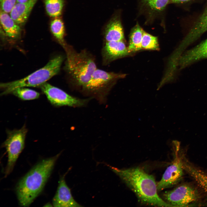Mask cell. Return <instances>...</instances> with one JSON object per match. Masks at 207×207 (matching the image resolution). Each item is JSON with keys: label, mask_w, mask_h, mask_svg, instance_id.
<instances>
[{"label": "cell", "mask_w": 207, "mask_h": 207, "mask_svg": "<svg viewBox=\"0 0 207 207\" xmlns=\"http://www.w3.org/2000/svg\"><path fill=\"white\" fill-rule=\"evenodd\" d=\"M129 53L123 41L105 42L101 49L102 63L107 65Z\"/></svg>", "instance_id": "30bf717a"}, {"label": "cell", "mask_w": 207, "mask_h": 207, "mask_svg": "<svg viewBox=\"0 0 207 207\" xmlns=\"http://www.w3.org/2000/svg\"><path fill=\"white\" fill-rule=\"evenodd\" d=\"M166 202L173 207H184L197 200L199 198L197 190L194 187L187 184L179 186L163 194Z\"/></svg>", "instance_id": "9c48e42d"}, {"label": "cell", "mask_w": 207, "mask_h": 207, "mask_svg": "<svg viewBox=\"0 0 207 207\" xmlns=\"http://www.w3.org/2000/svg\"><path fill=\"white\" fill-rule=\"evenodd\" d=\"M60 154L41 161L19 181L16 192L21 206H29L41 193Z\"/></svg>", "instance_id": "7a4b0ae2"}, {"label": "cell", "mask_w": 207, "mask_h": 207, "mask_svg": "<svg viewBox=\"0 0 207 207\" xmlns=\"http://www.w3.org/2000/svg\"><path fill=\"white\" fill-rule=\"evenodd\" d=\"M28 0H17V3H24L25 2Z\"/></svg>", "instance_id": "d4e9b609"}, {"label": "cell", "mask_w": 207, "mask_h": 207, "mask_svg": "<svg viewBox=\"0 0 207 207\" xmlns=\"http://www.w3.org/2000/svg\"><path fill=\"white\" fill-rule=\"evenodd\" d=\"M27 129L25 125L19 129L7 131V137L2 146L6 149L8 161L5 172V177L12 171L16 162L23 149Z\"/></svg>", "instance_id": "8992f818"}, {"label": "cell", "mask_w": 207, "mask_h": 207, "mask_svg": "<svg viewBox=\"0 0 207 207\" xmlns=\"http://www.w3.org/2000/svg\"><path fill=\"white\" fill-rule=\"evenodd\" d=\"M0 9L9 13L17 3V0H0Z\"/></svg>", "instance_id": "603a6c76"}, {"label": "cell", "mask_w": 207, "mask_h": 207, "mask_svg": "<svg viewBox=\"0 0 207 207\" xmlns=\"http://www.w3.org/2000/svg\"><path fill=\"white\" fill-rule=\"evenodd\" d=\"M206 58H207V39L183 53L178 60L177 66L182 69L196 61Z\"/></svg>", "instance_id": "7c38bea8"}, {"label": "cell", "mask_w": 207, "mask_h": 207, "mask_svg": "<svg viewBox=\"0 0 207 207\" xmlns=\"http://www.w3.org/2000/svg\"><path fill=\"white\" fill-rule=\"evenodd\" d=\"M65 175L61 177L55 194L53 199L54 207L82 206L74 199L70 189L67 185L65 179Z\"/></svg>", "instance_id": "8fae6325"}, {"label": "cell", "mask_w": 207, "mask_h": 207, "mask_svg": "<svg viewBox=\"0 0 207 207\" xmlns=\"http://www.w3.org/2000/svg\"><path fill=\"white\" fill-rule=\"evenodd\" d=\"M37 0H28L24 3H17L9 15L20 26L24 25L30 15Z\"/></svg>", "instance_id": "4fadbf2b"}, {"label": "cell", "mask_w": 207, "mask_h": 207, "mask_svg": "<svg viewBox=\"0 0 207 207\" xmlns=\"http://www.w3.org/2000/svg\"><path fill=\"white\" fill-rule=\"evenodd\" d=\"M177 145L174 150V156L172 163L166 168L161 180L157 183L158 191L170 187L177 183L183 175V158Z\"/></svg>", "instance_id": "ba28073f"}, {"label": "cell", "mask_w": 207, "mask_h": 207, "mask_svg": "<svg viewBox=\"0 0 207 207\" xmlns=\"http://www.w3.org/2000/svg\"><path fill=\"white\" fill-rule=\"evenodd\" d=\"M104 42L123 41V29L118 19L114 18L107 25L104 32Z\"/></svg>", "instance_id": "9a60e30c"}, {"label": "cell", "mask_w": 207, "mask_h": 207, "mask_svg": "<svg viewBox=\"0 0 207 207\" xmlns=\"http://www.w3.org/2000/svg\"><path fill=\"white\" fill-rule=\"evenodd\" d=\"M183 168L198 185L207 193V173L193 166L183 159Z\"/></svg>", "instance_id": "2e32d148"}, {"label": "cell", "mask_w": 207, "mask_h": 207, "mask_svg": "<svg viewBox=\"0 0 207 207\" xmlns=\"http://www.w3.org/2000/svg\"><path fill=\"white\" fill-rule=\"evenodd\" d=\"M143 32L138 24L131 30L128 47L129 53L139 51L142 49L141 42Z\"/></svg>", "instance_id": "e0dca14e"}, {"label": "cell", "mask_w": 207, "mask_h": 207, "mask_svg": "<svg viewBox=\"0 0 207 207\" xmlns=\"http://www.w3.org/2000/svg\"><path fill=\"white\" fill-rule=\"evenodd\" d=\"M172 1L175 3H181L189 1L191 0H172Z\"/></svg>", "instance_id": "cb8c5ba5"}, {"label": "cell", "mask_w": 207, "mask_h": 207, "mask_svg": "<svg viewBox=\"0 0 207 207\" xmlns=\"http://www.w3.org/2000/svg\"><path fill=\"white\" fill-rule=\"evenodd\" d=\"M0 20L2 28L7 36L12 39H16L20 37L21 32L20 26L8 13L0 9Z\"/></svg>", "instance_id": "5bb4252c"}, {"label": "cell", "mask_w": 207, "mask_h": 207, "mask_svg": "<svg viewBox=\"0 0 207 207\" xmlns=\"http://www.w3.org/2000/svg\"><path fill=\"white\" fill-rule=\"evenodd\" d=\"M50 29L54 36L63 47L66 43L64 39V26L61 20L56 18L52 20L50 24Z\"/></svg>", "instance_id": "ac0fdd59"}, {"label": "cell", "mask_w": 207, "mask_h": 207, "mask_svg": "<svg viewBox=\"0 0 207 207\" xmlns=\"http://www.w3.org/2000/svg\"><path fill=\"white\" fill-rule=\"evenodd\" d=\"M143 3L151 9L156 11L162 10L169 0H141Z\"/></svg>", "instance_id": "7402d4cb"}, {"label": "cell", "mask_w": 207, "mask_h": 207, "mask_svg": "<svg viewBox=\"0 0 207 207\" xmlns=\"http://www.w3.org/2000/svg\"><path fill=\"white\" fill-rule=\"evenodd\" d=\"M123 76L122 74L97 68L81 91L86 94L103 99L116 81Z\"/></svg>", "instance_id": "5b68a950"}, {"label": "cell", "mask_w": 207, "mask_h": 207, "mask_svg": "<svg viewBox=\"0 0 207 207\" xmlns=\"http://www.w3.org/2000/svg\"><path fill=\"white\" fill-rule=\"evenodd\" d=\"M141 46L142 49L158 50L159 49L157 38L144 31L142 38Z\"/></svg>", "instance_id": "44dd1931"}, {"label": "cell", "mask_w": 207, "mask_h": 207, "mask_svg": "<svg viewBox=\"0 0 207 207\" xmlns=\"http://www.w3.org/2000/svg\"><path fill=\"white\" fill-rule=\"evenodd\" d=\"M63 59L62 56H57L50 60L44 67L23 78L1 83L0 87L2 91L1 95L11 93L18 88L40 86L59 72Z\"/></svg>", "instance_id": "277c9868"}, {"label": "cell", "mask_w": 207, "mask_h": 207, "mask_svg": "<svg viewBox=\"0 0 207 207\" xmlns=\"http://www.w3.org/2000/svg\"><path fill=\"white\" fill-rule=\"evenodd\" d=\"M40 87L50 103L56 106H83L91 99H81L72 96L62 90L46 82Z\"/></svg>", "instance_id": "52a82bcc"}, {"label": "cell", "mask_w": 207, "mask_h": 207, "mask_svg": "<svg viewBox=\"0 0 207 207\" xmlns=\"http://www.w3.org/2000/svg\"><path fill=\"white\" fill-rule=\"evenodd\" d=\"M11 93L24 100L37 99L40 96V94L38 92L24 87L16 88Z\"/></svg>", "instance_id": "ffe728a7"}, {"label": "cell", "mask_w": 207, "mask_h": 207, "mask_svg": "<svg viewBox=\"0 0 207 207\" xmlns=\"http://www.w3.org/2000/svg\"><path fill=\"white\" fill-rule=\"evenodd\" d=\"M109 167L142 203L154 206L173 207L158 195L157 183L152 175L139 167L119 169Z\"/></svg>", "instance_id": "6da1fadb"}, {"label": "cell", "mask_w": 207, "mask_h": 207, "mask_svg": "<svg viewBox=\"0 0 207 207\" xmlns=\"http://www.w3.org/2000/svg\"><path fill=\"white\" fill-rule=\"evenodd\" d=\"M46 12L50 16L56 17L62 13L64 5L63 0H44Z\"/></svg>", "instance_id": "d6986e66"}, {"label": "cell", "mask_w": 207, "mask_h": 207, "mask_svg": "<svg viewBox=\"0 0 207 207\" xmlns=\"http://www.w3.org/2000/svg\"><path fill=\"white\" fill-rule=\"evenodd\" d=\"M63 47L66 54L65 68L73 85L81 89L97 68L94 56L84 49L78 52L67 43Z\"/></svg>", "instance_id": "3957f363"}]
</instances>
